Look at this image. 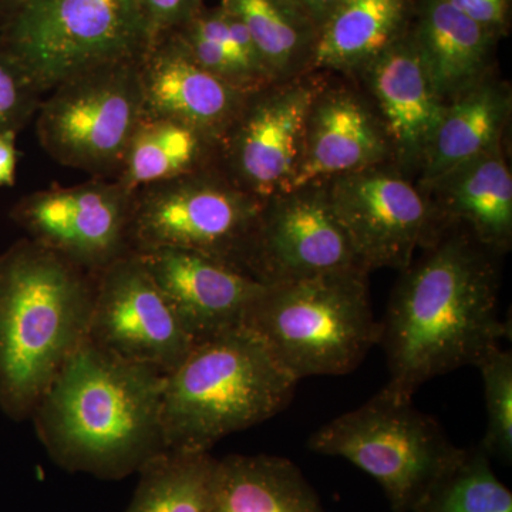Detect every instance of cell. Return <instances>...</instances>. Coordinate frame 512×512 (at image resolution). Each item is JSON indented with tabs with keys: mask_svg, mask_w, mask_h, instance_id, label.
<instances>
[{
	"mask_svg": "<svg viewBox=\"0 0 512 512\" xmlns=\"http://www.w3.org/2000/svg\"><path fill=\"white\" fill-rule=\"evenodd\" d=\"M212 141L187 124L143 116L119 168L121 185L130 194L201 170Z\"/></svg>",
	"mask_w": 512,
	"mask_h": 512,
	"instance_id": "obj_24",
	"label": "cell"
},
{
	"mask_svg": "<svg viewBox=\"0 0 512 512\" xmlns=\"http://www.w3.org/2000/svg\"><path fill=\"white\" fill-rule=\"evenodd\" d=\"M207 512H326L296 464L284 457L229 454L217 460Z\"/></svg>",
	"mask_w": 512,
	"mask_h": 512,
	"instance_id": "obj_21",
	"label": "cell"
},
{
	"mask_svg": "<svg viewBox=\"0 0 512 512\" xmlns=\"http://www.w3.org/2000/svg\"><path fill=\"white\" fill-rule=\"evenodd\" d=\"M495 255L464 229L448 227L404 269L380 322L386 392L413 400L421 384L477 366L510 336L498 315Z\"/></svg>",
	"mask_w": 512,
	"mask_h": 512,
	"instance_id": "obj_1",
	"label": "cell"
},
{
	"mask_svg": "<svg viewBox=\"0 0 512 512\" xmlns=\"http://www.w3.org/2000/svg\"><path fill=\"white\" fill-rule=\"evenodd\" d=\"M94 276L25 239L0 255V410L30 419L86 342Z\"/></svg>",
	"mask_w": 512,
	"mask_h": 512,
	"instance_id": "obj_3",
	"label": "cell"
},
{
	"mask_svg": "<svg viewBox=\"0 0 512 512\" xmlns=\"http://www.w3.org/2000/svg\"><path fill=\"white\" fill-rule=\"evenodd\" d=\"M369 272H333L268 285L244 320L295 380L353 372L379 345Z\"/></svg>",
	"mask_w": 512,
	"mask_h": 512,
	"instance_id": "obj_5",
	"label": "cell"
},
{
	"mask_svg": "<svg viewBox=\"0 0 512 512\" xmlns=\"http://www.w3.org/2000/svg\"><path fill=\"white\" fill-rule=\"evenodd\" d=\"M382 116L392 154L402 167H421L446 104L434 92L412 26L363 70Z\"/></svg>",
	"mask_w": 512,
	"mask_h": 512,
	"instance_id": "obj_18",
	"label": "cell"
},
{
	"mask_svg": "<svg viewBox=\"0 0 512 512\" xmlns=\"http://www.w3.org/2000/svg\"><path fill=\"white\" fill-rule=\"evenodd\" d=\"M39 96L0 45V133H18L39 109Z\"/></svg>",
	"mask_w": 512,
	"mask_h": 512,
	"instance_id": "obj_29",
	"label": "cell"
},
{
	"mask_svg": "<svg viewBox=\"0 0 512 512\" xmlns=\"http://www.w3.org/2000/svg\"><path fill=\"white\" fill-rule=\"evenodd\" d=\"M215 464L210 453L163 451L138 471L124 512H207Z\"/></svg>",
	"mask_w": 512,
	"mask_h": 512,
	"instance_id": "obj_26",
	"label": "cell"
},
{
	"mask_svg": "<svg viewBox=\"0 0 512 512\" xmlns=\"http://www.w3.org/2000/svg\"><path fill=\"white\" fill-rule=\"evenodd\" d=\"M0 45L42 96L77 74L150 49L140 0H26L0 18Z\"/></svg>",
	"mask_w": 512,
	"mask_h": 512,
	"instance_id": "obj_6",
	"label": "cell"
},
{
	"mask_svg": "<svg viewBox=\"0 0 512 512\" xmlns=\"http://www.w3.org/2000/svg\"><path fill=\"white\" fill-rule=\"evenodd\" d=\"M414 0H343L320 26L313 69L363 72L412 26Z\"/></svg>",
	"mask_w": 512,
	"mask_h": 512,
	"instance_id": "obj_22",
	"label": "cell"
},
{
	"mask_svg": "<svg viewBox=\"0 0 512 512\" xmlns=\"http://www.w3.org/2000/svg\"><path fill=\"white\" fill-rule=\"evenodd\" d=\"M392 154L382 121L348 89H320L306 120L291 191L384 164Z\"/></svg>",
	"mask_w": 512,
	"mask_h": 512,
	"instance_id": "obj_17",
	"label": "cell"
},
{
	"mask_svg": "<svg viewBox=\"0 0 512 512\" xmlns=\"http://www.w3.org/2000/svg\"><path fill=\"white\" fill-rule=\"evenodd\" d=\"M412 512H512V493L495 476L483 448H464Z\"/></svg>",
	"mask_w": 512,
	"mask_h": 512,
	"instance_id": "obj_27",
	"label": "cell"
},
{
	"mask_svg": "<svg viewBox=\"0 0 512 512\" xmlns=\"http://www.w3.org/2000/svg\"><path fill=\"white\" fill-rule=\"evenodd\" d=\"M292 2L298 5L303 12L308 13L320 29L323 22L329 18L330 13L338 8L343 0H292Z\"/></svg>",
	"mask_w": 512,
	"mask_h": 512,
	"instance_id": "obj_33",
	"label": "cell"
},
{
	"mask_svg": "<svg viewBox=\"0 0 512 512\" xmlns=\"http://www.w3.org/2000/svg\"><path fill=\"white\" fill-rule=\"evenodd\" d=\"M16 136L18 133H0V187H12L16 180Z\"/></svg>",
	"mask_w": 512,
	"mask_h": 512,
	"instance_id": "obj_32",
	"label": "cell"
},
{
	"mask_svg": "<svg viewBox=\"0 0 512 512\" xmlns=\"http://www.w3.org/2000/svg\"><path fill=\"white\" fill-rule=\"evenodd\" d=\"M221 5L247 26L272 82L311 66L319 26L292 0H222Z\"/></svg>",
	"mask_w": 512,
	"mask_h": 512,
	"instance_id": "obj_25",
	"label": "cell"
},
{
	"mask_svg": "<svg viewBox=\"0 0 512 512\" xmlns=\"http://www.w3.org/2000/svg\"><path fill=\"white\" fill-rule=\"evenodd\" d=\"M195 345L244 326L266 286L215 256L177 248L134 252Z\"/></svg>",
	"mask_w": 512,
	"mask_h": 512,
	"instance_id": "obj_15",
	"label": "cell"
},
{
	"mask_svg": "<svg viewBox=\"0 0 512 512\" xmlns=\"http://www.w3.org/2000/svg\"><path fill=\"white\" fill-rule=\"evenodd\" d=\"M308 447L323 456L345 458L375 478L394 512H412L464 451L413 400L384 389L316 430Z\"/></svg>",
	"mask_w": 512,
	"mask_h": 512,
	"instance_id": "obj_7",
	"label": "cell"
},
{
	"mask_svg": "<svg viewBox=\"0 0 512 512\" xmlns=\"http://www.w3.org/2000/svg\"><path fill=\"white\" fill-rule=\"evenodd\" d=\"M484 384L487 429L480 447L504 463L512 460V353L495 348L477 363Z\"/></svg>",
	"mask_w": 512,
	"mask_h": 512,
	"instance_id": "obj_28",
	"label": "cell"
},
{
	"mask_svg": "<svg viewBox=\"0 0 512 512\" xmlns=\"http://www.w3.org/2000/svg\"><path fill=\"white\" fill-rule=\"evenodd\" d=\"M23 2H26V0H0V18L8 15L12 10L22 5Z\"/></svg>",
	"mask_w": 512,
	"mask_h": 512,
	"instance_id": "obj_34",
	"label": "cell"
},
{
	"mask_svg": "<svg viewBox=\"0 0 512 512\" xmlns=\"http://www.w3.org/2000/svg\"><path fill=\"white\" fill-rule=\"evenodd\" d=\"M350 269L366 271L330 208L325 185L265 201L247 259L252 278L275 285Z\"/></svg>",
	"mask_w": 512,
	"mask_h": 512,
	"instance_id": "obj_13",
	"label": "cell"
},
{
	"mask_svg": "<svg viewBox=\"0 0 512 512\" xmlns=\"http://www.w3.org/2000/svg\"><path fill=\"white\" fill-rule=\"evenodd\" d=\"M133 194L119 183H90L35 192L12 218L30 241L93 276L130 254Z\"/></svg>",
	"mask_w": 512,
	"mask_h": 512,
	"instance_id": "obj_12",
	"label": "cell"
},
{
	"mask_svg": "<svg viewBox=\"0 0 512 512\" xmlns=\"http://www.w3.org/2000/svg\"><path fill=\"white\" fill-rule=\"evenodd\" d=\"M320 89L312 80H296L249 96L222 140L235 184L264 201L291 191L306 120Z\"/></svg>",
	"mask_w": 512,
	"mask_h": 512,
	"instance_id": "obj_14",
	"label": "cell"
},
{
	"mask_svg": "<svg viewBox=\"0 0 512 512\" xmlns=\"http://www.w3.org/2000/svg\"><path fill=\"white\" fill-rule=\"evenodd\" d=\"M140 5L146 18L150 49L187 25L202 9L201 0H140Z\"/></svg>",
	"mask_w": 512,
	"mask_h": 512,
	"instance_id": "obj_30",
	"label": "cell"
},
{
	"mask_svg": "<svg viewBox=\"0 0 512 512\" xmlns=\"http://www.w3.org/2000/svg\"><path fill=\"white\" fill-rule=\"evenodd\" d=\"M87 342L164 375L180 365L195 346L134 252L94 275Z\"/></svg>",
	"mask_w": 512,
	"mask_h": 512,
	"instance_id": "obj_11",
	"label": "cell"
},
{
	"mask_svg": "<svg viewBox=\"0 0 512 512\" xmlns=\"http://www.w3.org/2000/svg\"><path fill=\"white\" fill-rule=\"evenodd\" d=\"M264 205L234 181L201 170L150 185L133 197L131 252L187 249L247 272Z\"/></svg>",
	"mask_w": 512,
	"mask_h": 512,
	"instance_id": "obj_8",
	"label": "cell"
},
{
	"mask_svg": "<svg viewBox=\"0 0 512 512\" xmlns=\"http://www.w3.org/2000/svg\"><path fill=\"white\" fill-rule=\"evenodd\" d=\"M140 62L106 64L66 80L39 104L40 146L57 163L93 174L119 173L144 116Z\"/></svg>",
	"mask_w": 512,
	"mask_h": 512,
	"instance_id": "obj_9",
	"label": "cell"
},
{
	"mask_svg": "<svg viewBox=\"0 0 512 512\" xmlns=\"http://www.w3.org/2000/svg\"><path fill=\"white\" fill-rule=\"evenodd\" d=\"M164 373L86 342L64 363L30 419L47 454L70 473L121 480L165 448Z\"/></svg>",
	"mask_w": 512,
	"mask_h": 512,
	"instance_id": "obj_2",
	"label": "cell"
},
{
	"mask_svg": "<svg viewBox=\"0 0 512 512\" xmlns=\"http://www.w3.org/2000/svg\"><path fill=\"white\" fill-rule=\"evenodd\" d=\"M510 107L508 90L487 79L447 103L420 167L421 184L500 146Z\"/></svg>",
	"mask_w": 512,
	"mask_h": 512,
	"instance_id": "obj_23",
	"label": "cell"
},
{
	"mask_svg": "<svg viewBox=\"0 0 512 512\" xmlns=\"http://www.w3.org/2000/svg\"><path fill=\"white\" fill-rule=\"evenodd\" d=\"M322 184L357 261L369 274L377 268L404 271L417 249L429 247L448 228L427 194L384 164Z\"/></svg>",
	"mask_w": 512,
	"mask_h": 512,
	"instance_id": "obj_10",
	"label": "cell"
},
{
	"mask_svg": "<svg viewBox=\"0 0 512 512\" xmlns=\"http://www.w3.org/2000/svg\"><path fill=\"white\" fill-rule=\"evenodd\" d=\"M427 188L436 191V201H430L446 227L464 229L494 254L510 249L512 177L501 144Z\"/></svg>",
	"mask_w": 512,
	"mask_h": 512,
	"instance_id": "obj_19",
	"label": "cell"
},
{
	"mask_svg": "<svg viewBox=\"0 0 512 512\" xmlns=\"http://www.w3.org/2000/svg\"><path fill=\"white\" fill-rule=\"evenodd\" d=\"M296 384L261 338L244 326L198 343L164 375L165 448L210 453L229 434L281 413Z\"/></svg>",
	"mask_w": 512,
	"mask_h": 512,
	"instance_id": "obj_4",
	"label": "cell"
},
{
	"mask_svg": "<svg viewBox=\"0 0 512 512\" xmlns=\"http://www.w3.org/2000/svg\"><path fill=\"white\" fill-rule=\"evenodd\" d=\"M495 36L507 29L511 0H444Z\"/></svg>",
	"mask_w": 512,
	"mask_h": 512,
	"instance_id": "obj_31",
	"label": "cell"
},
{
	"mask_svg": "<svg viewBox=\"0 0 512 512\" xmlns=\"http://www.w3.org/2000/svg\"><path fill=\"white\" fill-rule=\"evenodd\" d=\"M144 116L180 121L222 143L252 93L215 76L168 35L140 62Z\"/></svg>",
	"mask_w": 512,
	"mask_h": 512,
	"instance_id": "obj_16",
	"label": "cell"
},
{
	"mask_svg": "<svg viewBox=\"0 0 512 512\" xmlns=\"http://www.w3.org/2000/svg\"><path fill=\"white\" fill-rule=\"evenodd\" d=\"M413 15L414 42L444 104L485 80L498 36L444 0H417Z\"/></svg>",
	"mask_w": 512,
	"mask_h": 512,
	"instance_id": "obj_20",
	"label": "cell"
}]
</instances>
